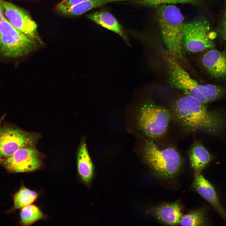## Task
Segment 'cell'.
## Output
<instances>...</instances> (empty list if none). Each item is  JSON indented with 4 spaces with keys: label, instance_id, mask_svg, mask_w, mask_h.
Returning a JSON list of instances; mask_svg holds the SVG:
<instances>
[{
    "label": "cell",
    "instance_id": "277c9868",
    "mask_svg": "<svg viewBox=\"0 0 226 226\" xmlns=\"http://www.w3.org/2000/svg\"><path fill=\"white\" fill-rule=\"evenodd\" d=\"M143 154L146 164L161 178L168 179L173 178L180 169L181 158L174 148L160 150L153 140H151L145 143Z\"/></svg>",
    "mask_w": 226,
    "mask_h": 226
},
{
    "label": "cell",
    "instance_id": "d4e9b609",
    "mask_svg": "<svg viewBox=\"0 0 226 226\" xmlns=\"http://www.w3.org/2000/svg\"><path fill=\"white\" fill-rule=\"evenodd\" d=\"M2 118L0 119V127L1 124V122H2ZM1 160H2L1 157V156L0 155V162H1Z\"/></svg>",
    "mask_w": 226,
    "mask_h": 226
},
{
    "label": "cell",
    "instance_id": "5b68a950",
    "mask_svg": "<svg viewBox=\"0 0 226 226\" xmlns=\"http://www.w3.org/2000/svg\"><path fill=\"white\" fill-rule=\"evenodd\" d=\"M36 40L14 27L5 17L0 23V55L10 58L20 57L35 50Z\"/></svg>",
    "mask_w": 226,
    "mask_h": 226
},
{
    "label": "cell",
    "instance_id": "6da1fadb",
    "mask_svg": "<svg viewBox=\"0 0 226 226\" xmlns=\"http://www.w3.org/2000/svg\"><path fill=\"white\" fill-rule=\"evenodd\" d=\"M204 104L186 95L177 100L172 107L174 118L186 130H200L218 135L226 128V117L217 111H209Z\"/></svg>",
    "mask_w": 226,
    "mask_h": 226
},
{
    "label": "cell",
    "instance_id": "7402d4cb",
    "mask_svg": "<svg viewBox=\"0 0 226 226\" xmlns=\"http://www.w3.org/2000/svg\"><path fill=\"white\" fill-rule=\"evenodd\" d=\"M219 33L222 40L226 41V9L221 20Z\"/></svg>",
    "mask_w": 226,
    "mask_h": 226
},
{
    "label": "cell",
    "instance_id": "cb8c5ba5",
    "mask_svg": "<svg viewBox=\"0 0 226 226\" xmlns=\"http://www.w3.org/2000/svg\"><path fill=\"white\" fill-rule=\"evenodd\" d=\"M5 17L3 9L0 4V23Z\"/></svg>",
    "mask_w": 226,
    "mask_h": 226
},
{
    "label": "cell",
    "instance_id": "7a4b0ae2",
    "mask_svg": "<svg viewBox=\"0 0 226 226\" xmlns=\"http://www.w3.org/2000/svg\"><path fill=\"white\" fill-rule=\"evenodd\" d=\"M156 16L166 51L178 61L184 62L183 30L184 18L174 4H164L156 8Z\"/></svg>",
    "mask_w": 226,
    "mask_h": 226
},
{
    "label": "cell",
    "instance_id": "4fadbf2b",
    "mask_svg": "<svg viewBox=\"0 0 226 226\" xmlns=\"http://www.w3.org/2000/svg\"><path fill=\"white\" fill-rule=\"evenodd\" d=\"M152 212L159 221L170 225L179 224L182 216L180 206L177 202L162 204L154 208Z\"/></svg>",
    "mask_w": 226,
    "mask_h": 226
},
{
    "label": "cell",
    "instance_id": "52a82bcc",
    "mask_svg": "<svg viewBox=\"0 0 226 226\" xmlns=\"http://www.w3.org/2000/svg\"><path fill=\"white\" fill-rule=\"evenodd\" d=\"M213 33L208 22L203 18L184 22V49L189 52L196 53L215 47Z\"/></svg>",
    "mask_w": 226,
    "mask_h": 226
},
{
    "label": "cell",
    "instance_id": "5bb4252c",
    "mask_svg": "<svg viewBox=\"0 0 226 226\" xmlns=\"http://www.w3.org/2000/svg\"><path fill=\"white\" fill-rule=\"evenodd\" d=\"M87 18L98 24L118 35L126 43L128 38L125 32L115 17L106 11L95 12L88 14Z\"/></svg>",
    "mask_w": 226,
    "mask_h": 226
},
{
    "label": "cell",
    "instance_id": "9a60e30c",
    "mask_svg": "<svg viewBox=\"0 0 226 226\" xmlns=\"http://www.w3.org/2000/svg\"><path fill=\"white\" fill-rule=\"evenodd\" d=\"M127 0H85L77 4L67 6L58 3L56 8L61 13L67 15H79L89 10L107 3Z\"/></svg>",
    "mask_w": 226,
    "mask_h": 226
},
{
    "label": "cell",
    "instance_id": "8992f818",
    "mask_svg": "<svg viewBox=\"0 0 226 226\" xmlns=\"http://www.w3.org/2000/svg\"><path fill=\"white\" fill-rule=\"evenodd\" d=\"M170 118V113L167 109L148 100L144 102L139 110L138 127L149 137L158 138L167 131Z\"/></svg>",
    "mask_w": 226,
    "mask_h": 226
},
{
    "label": "cell",
    "instance_id": "8fae6325",
    "mask_svg": "<svg viewBox=\"0 0 226 226\" xmlns=\"http://www.w3.org/2000/svg\"><path fill=\"white\" fill-rule=\"evenodd\" d=\"M214 48L208 49L202 59L207 73L214 78L226 79V48L222 51Z\"/></svg>",
    "mask_w": 226,
    "mask_h": 226
},
{
    "label": "cell",
    "instance_id": "9c48e42d",
    "mask_svg": "<svg viewBox=\"0 0 226 226\" xmlns=\"http://www.w3.org/2000/svg\"><path fill=\"white\" fill-rule=\"evenodd\" d=\"M7 168L15 172L33 171L41 165L38 151L32 146L24 147L18 150L8 157L5 162Z\"/></svg>",
    "mask_w": 226,
    "mask_h": 226
},
{
    "label": "cell",
    "instance_id": "2e32d148",
    "mask_svg": "<svg viewBox=\"0 0 226 226\" xmlns=\"http://www.w3.org/2000/svg\"><path fill=\"white\" fill-rule=\"evenodd\" d=\"M191 165L195 175L201 171L213 159V157L200 143H195L191 147L189 154Z\"/></svg>",
    "mask_w": 226,
    "mask_h": 226
},
{
    "label": "cell",
    "instance_id": "44dd1931",
    "mask_svg": "<svg viewBox=\"0 0 226 226\" xmlns=\"http://www.w3.org/2000/svg\"><path fill=\"white\" fill-rule=\"evenodd\" d=\"M21 220L24 225H30L43 219L42 212L36 206L30 204L22 208L20 213Z\"/></svg>",
    "mask_w": 226,
    "mask_h": 226
},
{
    "label": "cell",
    "instance_id": "d6986e66",
    "mask_svg": "<svg viewBox=\"0 0 226 226\" xmlns=\"http://www.w3.org/2000/svg\"><path fill=\"white\" fill-rule=\"evenodd\" d=\"M37 196L38 194L36 192L22 186L14 196V208H22L31 204L36 200Z\"/></svg>",
    "mask_w": 226,
    "mask_h": 226
},
{
    "label": "cell",
    "instance_id": "e0dca14e",
    "mask_svg": "<svg viewBox=\"0 0 226 226\" xmlns=\"http://www.w3.org/2000/svg\"><path fill=\"white\" fill-rule=\"evenodd\" d=\"M77 161L78 170L81 178L86 184H89L93 176L94 169L85 143L81 144L79 149Z\"/></svg>",
    "mask_w": 226,
    "mask_h": 226
},
{
    "label": "cell",
    "instance_id": "ac0fdd59",
    "mask_svg": "<svg viewBox=\"0 0 226 226\" xmlns=\"http://www.w3.org/2000/svg\"><path fill=\"white\" fill-rule=\"evenodd\" d=\"M209 0H133L131 2L140 6L157 8L162 5L177 3L188 4L199 6Z\"/></svg>",
    "mask_w": 226,
    "mask_h": 226
},
{
    "label": "cell",
    "instance_id": "ba28073f",
    "mask_svg": "<svg viewBox=\"0 0 226 226\" xmlns=\"http://www.w3.org/2000/svg\"><path fill=\"white\" fill-rule=\"evenodd\" d=\"M32 134L20 129L5 126L0 130V155L8 157L19 149L31 146L35 141Z\"/></svg>",
    "mask_w": 226,
    "mask_h": 226
},
{
    "label": "cell",
    "instance_id": "3957f363",
    "mask_svg": "<svg viewBox=\"0 0 226 226\" xmlns=\"http://www.w3.org/2000/svg\"><path fill=\"white\" fill-rule=\"evenodd\" d=\"M161 55L166 63L170 82L174 87L205 104L217 99L220 92L218 85L199 83L166 51L162 52Z\"/></svg>",
    "mask_w": 226,
    "mask_h": 226
},
{
    "label": "cell",
    "instance_id": "30bf717a",
    "mask_svg": "<svg viewBox=\"0 0 226 226\" xmlns=\"http://www.w3.org/2000/svg\"><path fill=\"white\" fill-rule=\"evenodd\" d=\"M5 17L16 29L36 40H39L37 25L29 15L19 7L4 0H0Z\"/></svg>",
    "mask_w": 226,
    "mask_h": 226
},
{
    "label": "cell",
    "instance_id": "7c38bea8",
    "mask_svg": "<svg viewBox=\"0 0 226 226\" xmlns=\"http://www.w3.org/2000/svg\"><path fill=\"white\" fill-rule=\"evenodd\" d=\"M192 186L200 196L212 205L222 218L226 220V212L221 204L212 184L200 174L195 175Z\"/></svg>",
    "mask_w": 226,
    "mask_h": 226
},
{
    "label": "cell",
    "instance_id": "ffe728a7",
    "mask_svg": "<svg viewBox=\"0 0 226 226\" xmlns=\"http://www.w3.org/2000/svg\"><path fill=\"white\" fill-rule=\"evenodd\" d=\"M205 211L199 209L190 212L182 216L179 224L181 226H200L207 225Z\"/></svg>",
    "mask_w": 226,
    "mask_h": 226
},
{
    "label": "cell",
    "instance_id": "603a6c76",
    "mask_svg": "<svg viewBox=\"0 0 226 226\" xmlns=\"http://www.w3.org/2000/svg\"><path fill=\"white\" fill-rule=\"evenodd\" d=\"M85 0H62L59 3L65 5H73Z\"/></svg>",
    "mask_w": 226,
    "mask_h": 226
},
{
    "label": "cell",
    "instance_id": "484cf974",
    "mask_svg": "<svg viewBox=\"0 0 226 226\" xmlns=\"http://www.w3.org/2000/svg\"><path fill=\"white\" fill-rule=\"evenodd\" d=\"M225 1L226 4V0H225Z\"/></svg>",
    "mask_w": 226,
    "mask_h": 226
}]
</instances>
